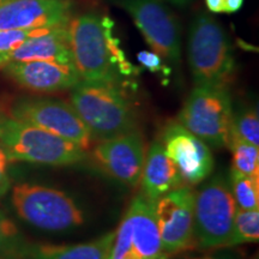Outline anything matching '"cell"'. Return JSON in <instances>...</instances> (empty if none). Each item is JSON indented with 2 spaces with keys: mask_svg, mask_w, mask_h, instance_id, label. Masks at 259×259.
Masks as SVG:
<instances>
[{
  "mask_svg": "<svg viewBox=\"0 0 259 259\" xmlns=\"http://www.w3.org/2000/svg\"><path fill=\"white\" fill-rule=\"evenodd\" d=\"M112 21L97 11L79 12L67 23V36L74 69L84 82L116 83L118 73L128 72Z\"/></svg>",
  "mask_w": 259,
  "mask_h": 259,
  "instance_id": "1",
  "label": "cell"
},
{
  "mask_svg": "<svg viewBox=\"0 0 259 259\" xmlns=\"http://www.w3.org/2000/svg\"><path fill=\"white\" fill-rule=\"evenodd\" d=\"M69 102L88 128L93 143L138 130L134 106L116 83L80 80L71 89Z\"/></svg>",
  "mask_w": 259,
  "mask_h": 259,
  "instance_id": "2",
  "label": "cell"
},
{
  "mask_svg": "<svg viewBox=\"0 0 259 259\" xmlns=\"http://www.w3.org/2000/svg\"><path fill=\"white\" fill-rule=\"evenodd\" d=\"M0 143L11 162L65 167L85 160V150L46 130L0 112Z\"/></svg>",
  "mask_w": 259,
  "mask_h": 259,
  "instance_id": "3",
  "label": "cell"
},
{
  "mask_svg": "<svg viewBox=\"0 0 259 259\" xmlns=\"http://www.w3.org/2000/svg\"><path fill=\"white\" fill-rule=\"evenodd\" d=\"M187 60L194 85L228 87L235 72L234 51L221 24L206 12L191 23Z\"/></svg>",
  "mask_w": 259,
  "mask_h": 259,
  "instance_id": "4",
  "label": "cell"
},
{
  "mask_svg": "<svg viewBox=\"0 0 259 259\" xmlns=\"http://www.w3.org/2000/svg\"><path fill=\"white\" fill-rule=\"evenodd\" d=\"M228 87L194 85L181 107L177 121L202 139L209 148H228L233 121Z\"/></svg>",
  "mask_w": 259,
  "mask_h": 259,
  "instance_id": "5",
  "label": "cell"
},
{
  "mask_svg": "<svg viewBox=\"0 0 259 259\" xmlns=\"http://www.w3.org/2000/svg\"><path fill=\"white\" fill-rule=\"evenodd\" d=\"M11 200L18 218L41 231L67 232L85 222L76 200L61 190L18 184L12 189Z\"/></svg>",
  "mask_w": 259,
  "mask_h": 259,
  "instance_id": "6",
  "label": "cell"
},
{
  "mask_svg": "<svg viewBox=\"0 0 259 259\" xmlns=\"http://www.w3.org/2000/svg\"><path fill=\"white\" fill-rule=\"evenodd\" d=\"M194 194V235L197 248L211 251L229 247L236 204L223 174L210 176Z\"/></svg>",
  "mask_w": 259,
  "mask_h": 259,
  "instance_id": "7",
  "label": "cell"
},
{
  "mask_svg": "<svg viewBox=\"0 0 259 259\" xmlns=\"http://www.w3.org/2000/svg\"><path fill=\"white\" fill-rule=\"evenodd\" d=\"M6 113L66 139L85 151L93 144L88 128L70 102L52 97L23 96L15 100Z\"/></svg>",
  "mask_w": 259,
  "mask_h": 259,
  "instance_id": "8",
  "label": "cell"
},
{
  "mask_svg": "<svg viewBox=\"0 0 259 259\" xmlns=\"http://www.w3.org/2000/svg\"><path fill=\"white\" fill-rule=\"evenodd\" d=\"M131 16L151 51L171 64L181 60L180 25L163 0H114Z\"/></svg>",
  "mask_w": 259,
  "mask_h": 259,
  "instance_id": "9",
  "label": "cell"
},
{
  "mask_svg": "<svg viewBox=\"0 0 259 259\" xmlns=\"http://www.w3.org/2000/svg\"><path fill=\"white\" fill-rule=\"evenodd\" d=\"M194 194L184 185L164 194L155 203V215L162 252L168 257L197 248L194 235Z\"/></svg>",
  "mask_w": 259,
  "mask_h": 259,
  "instance_id": "10",
  "label": "cell"
},
{
  "mask_svg": "<svg viewBox=\"0 0 259 259\" xmlns=\"http://www.w3.org/2000/svg\"><path fill=\"white\" fill-rule=\"evenodd\" d=\"M158 139L177 166L185 185H199L212 174L215 161L211 148L184 127L177 119L166 122Z\"/></svg>",
  "mask_w": 259,
  "mask_h": 259,
  "instance_id": "11",
  "label": "cell"
},
{
  "mask_svg": "<svg viewBox=\"0 0 259 259\" xmlns=\"http://www.w3.org/2000/svg\"><path fill=\"white\" fill-rule=\"evenodd\" d=\"M147 145L139 130L96 142L92 156L103 173L128 187H137L143 171Z\"/></svg>",
  "mask_w": 259,
  "mask_h": 259,
  "instance_id": "12",
  "label": "cell"
},
{
  "mask_svg": "<svg viewBox=\"0 0 259 259\" xmlns=\"http://www.w3.org/2000/svg\"><path fill=\"white\" fill-rule=\"evenodd\" d=\"M72 16L73 0H8L0 4V30L63 27Z\"/></svg>",
  "mask_w": 259,
  "mask_h": 259,
  "instance_id": "13",
  "label": "cell"
},
{
  "mask_svg": "<svg viewBox=\"0 0 259 259\" xmlns=\"http://www.w3.org/2000/svg\"><path fill=\"white\" fill-rule=\"evenodd\" d=\"M2 70L19 87L40 94L71 90L82 80L73 64L58 61H14L4 65Z\"/></svg>",
  "mask_w": 259,
  "mask_h": 259,
  "instance_id": "14",
  "label": "cell"
},
{
  "mask_svg": "<svg viewBox=\"0 0 259 259\" xmlns=\"http://www.w3.org/2000/svg\"><path fill=\"white\" fill-rule=\"evenodd\" d=\"M139 185L142 194L153 203H156L164 194L185 185L177 166L166 154L158 138L151 142L147 149Z\"/></svg>",
  "mask_w": 259,
  "mask_h": 259,
  "instance_id": "15",
  "label": "cell"
},
{
  "mask_svg": "<svg viewBox=\"0 0 259 259\" xmlns=\"http://www.w3.org/2000/svg\"><path fill=\"white\" fill-rule=\"evenodd\" d=\"M66 25L52 28L46 32L28 38L14 51L0 56V69L14 61L50 60L73 64Z\"/></svg>",
  "mask_w": 259,
  "mask_h": 259,
  "instance_id": "16",
  "label": "cell"
},
{
  "mask_svg": "<svg viewBox=\"0 0 259 259\" xmlns=\"http://www.w3.org/2000/svg\"><path fill=\"white\" fill-rule=\"evenodd\" d=\"M124 219L131 232L134 246L142 259H157L163 254L155 215V203L148 200L142 193L138 194L132 199Z\"/></svg>",
  "mask_w": 259,
  "mask_h": 259,
  "instance_id": "17",
  "label": "cell"
},
{
  "mask_svg": "<svg viewBox=\"0 0 259 259\" xmlns=\"http://www.w3.org/2000/svg\"><path fill=\"white\" fill-rule=\"evenodd\" d=\"M115 231L77 245H27L22 259H106L111 253Z\"/></svg>",
  "mask_w": 259,
  "mask_h": 259,
  "instance_id": "18",
  "label": "cell"
},
{
  "mask_svg": "<svg viewBox=\"0 0 259 259\" xmlns=\"http://www.w3.org/2000/svg\"><path fill=\"white\" fill-rule=\"evenodd\" d=\"M228 149L232 151V169L259 180V147L231 137Z\"/></svg>",
  "mask_w": 259,
  "mask_h": 259,
  "instance_id": "19",
  "label": "cell"
},
{
  "mask_svg": "<svg viewBox=\"0 0 259 259\" xmlns=\"http://www.w3.org/2000/svg\"><path fill=\"white\" fill-rule=\"evenodd\" d=\"M229 187L236 208L241 210L259 209V180L244 176L234 169L229 174Z\"/></svg>",
  "mask_w": 259,
  "mask_h": 259,
  "instance_id": "20",
  "label": "cell"
},
{
  "mask_svg": "<svg viewBox=\"0 0 259 259\" xmlns=\"http://www.w3.org/2000/svg\"><path fill=\"white\" fill-rule=\"evenodd\" d=\"M25 246L17 226L0 209V259H22Z\"/></svg>",
  "mask_w": 259,
  "mask_h": 259,
  "instance_id": "21",
  "label": "cell"
},
{
  "mask_svg": "<svg viewBox=\"0 0 259 259\" xmlns=\"http://www.w3.org/2000/svg\"><path fill=\"white\" fill-rule=\"evenodd\" d=\"M259 239V209H236L233 235L229 247L238 245L257 242Z\"/></svg>",
  "mask_w": 259,
  "mask_h": 259,
  "instance_id": "22",
  "label": "cell"
},
{
  "mask_svg": "<svg viewBox=\"0 0 259 259\" xmlns=\"http://www.w3.org/2000/svg\"><path fill=\"white\" fill-rule=\"evenodd\" d=\"M231 137L259 147V115L257 108L251 107L241 109L238 114H233Z\"/></svg>",
  "mask_w": 259,
  "mask_h": 259,
  "instance_id": "23",
  "label": "cell"
},
{
  "mask_svg": "<svg viewBox=\"0 0 259 259\" xmlns=\"http://www.w3.org/2000/svg\"><path fill=\"white\" fill-rule=\"evenodd\" d=\"M109 259H142L132 242L131 232L124 218L115 229V238L109 253Z\"/></svg>",
  "mask_w": 259,
  "mask_h": 259,
  "instance_id": "24",
  "label": "cell"
},
{
  "mask_svg": "<svg viewBox=\"0 0 259 259\" xmlns=\"http://www.w3.org/2000/svg\"><path fill=\"white\" fill-rule=\"evenodd\" d=\"M52 28L45 29H9V30H0V56L14 51L19 45L23 44L28 38L36 36L42 32H46Z\"/></svg>",
  "mask_w": 259,
  "mask_h": 259,
  "instance_id": "25",
  "label": "cell"
},
{
  "mask_svg": "<svg viewBox=\"0 0 259 259\" xmlns=\"http://www.w3.org/2000/svg\"><path fill=\"white\" fill-rule=\"evenodd\" d=\"M137 60L138 63L150 71V72L158 73V72H164L168 73L163 64V59L158 56V54L155 53L153 51H142L137 54Z\"/></svg>",
  "mask_w": 259,
  "mask_h": 259,
  "instance_id": "26",
  "label": "cell"
},
{
  "mask_svg": "<svg viewBox=\"0 0 259 259\" xmlns=\"http://www.w3.org/2000/svg\"><path fill=\"white\" fill-rule=\"evenodd\" d=\"M11 162L9 161L8 154H6L4 147L0 143V197L10 190L11 186V179L9 174V164Z\"/></svg>",
  "mask_w": 259,
  "mask_h": 259,
  "instance_id": "27",
  "label": "cell"
},
{
  "mask_svg": "<svg viewBox=\"0 0 259 259\" xmlns=\"http://www.w3.org/2000/svg\"><path fill=\"white\" fill-rule=\"evenodd\" d=\"M190 259H241V257L239 254V252L234 250V247H222L211 250V252H209L206 254Z\"/></svg>",
  "mask_w": 259,
  "mask_h": 259,
  "instance_id": "28",
  "label": "cell"
},
{
  "mask_svg": "<svg viewBox=\"0 0 259 259\" xmlns=\"http://www.w3.org/2000/svg\"><path fill=\"white\" fill-rule=\"evenodd\" d=\"M205 5L212 14H225V0H205Z\"/></svg>",
  "mask_w": 259,
  "mask_h": 259,
  "instance_id": "29",
  "label": "cell"
},
{
  "mask_svg": "<svg viewBox=\"0 0 259 259\" xmlns=\"http://www.w3.org/2000/svg\"><path fill=\"white\" fill-rule=\"evenodd\" d=\"M245 0H225V14H235L240 11Z\"/></svg>",
  "mask_w": 259,
  "mask_h": 259,
  "instance_id": "30",
  "label": "cell"
},
{
  "mask_svg": "<svg viewBox=\"0 0 259 259\" xmlns=\"http://www.w3.org/2000/svg\"><path fill=\"white\" fill-rule=\"evenodd\" d=\"M168 2L171 3V4L177 5V6H184V5L189 4L191 0H168Z\"/></svg>",
  "mask_w": 259,
  "mask_h": 259,
  "instance_id": "31",
  "label": "cell"
},
{
  "mask_svg": "<svg viewBox=\"0 0 259 259\" xmlns=\"http://www.w3.org/2000/svg\"><path fill=\"white\" fill-rule=\"evenodd\" d=\"M5 2H8V0H0V4H3V3H5Z\"/></svg>",
  "mask_w": 259,
  "mask_h": 259,
  "instance_id": "32",
  "label": "cell"
},
{
  "mask_svg": "<svg viewBox=\"0 0 259 259\" xmlns=\"http://www.w3.org/2000/svg\"><path fill=\"white\" fill-rule=\"evenodd\" d=\"M106 259H109V255H108V257H107V258H106Z\"/></svg>",
  "mask_w": 259,
  "mask_h": 259,
  "instance_id": "33",
  "label": "cell"
}]
</instances>
